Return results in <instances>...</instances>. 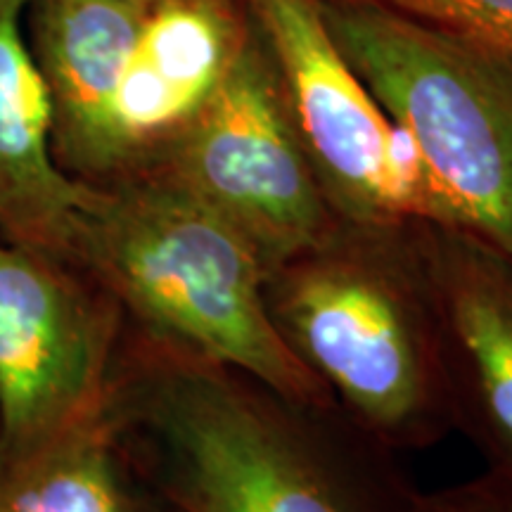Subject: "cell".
<instances>
[{"mask_svg":"<svg viewBox=\"0 0 512 512\" xmlns=\"http://www.w3.org/2000/svg\"><path fill=\"white\" fill-rule=\"evenodd\" d=\"M159 171L235 223L266 273L339 221L294 128L273 64L247 43Z\"/></svg>","mask_w":512,"mask_h":512,"instance_id":"obj_7","label":"cell"},{"mask_svg":"<svg viewBox=\"0 0 512 512\" xmlns=\"http://www.w3.org/2000/svg\"><path fill=\"white\" fill-rule=\"evenodd\" d=\"M76 259L131 330L337 411L268 316L266 266L247 235L166 171L95 188Z\"/></svg>","mask_w":512,"mask_h":512,"instance_id":"obj_3","label":"cell"},{"mask_svg":"<svg viewBox=\"0 0 512 512\" xmlns=\"http://www.w3.org/2000/svg\"><path fill=\"white\" fill-rule=\"evenodd\" d=\"M320 188L337 219L363 226L446 223L411 138L337 48L318 0H249Z\"/></svg>","mask_w":512,"mask_h":512,"instance_id":"obj_5","label":"cell"},{"mask_svg":"<svg viewBox=\"0 0 512 512\" xmlns=\"http://www.w3.org/2000/svg\"><path fill=\"white\" fill-rule=\"evenodd\" d=\"M456 432L512 479V254L463 228L413 221Z\"/></svg>","mask_w":512,"mask_h":512,"instance_id":"obj_9","label":"cell"},{"mask_svg":"<svg viewBox=\"0 0 512 512\" xmlns=\"http://www.w3.org/2000/svg\"><path fill=\"white\" fill-rule=\"evenodd\" d=\"M320 8L337 48L418 150L446 226L512 254V55L380 3Z\"/></svg>","mask_w":512,"mask_h":512,"instance_id":"obj_4","label":"cell"},{"mask_svg":"<svg viewBox=\"0 0 512 512\" xmlns=\"http://www.w3.org/2000/svg\"><path fill=\"white\" fill-rule=\"evenodd\" d=\"M240 46L233 0L147 8L79 181L107 188L162 169Z\"/></svg>","mask_w":512,"mask_h":512,"instance_id":"obj_8","label":"cell"},{"mask_svg":"<svg viewBox=\"0 0 512 512\" xmlns=\"http://www.w3.org/2000/svg\"><path fill=\"white\" fill-rule=\"evenodd\" d=\"M147 8L126 0H31L24 29L53 100V147L79 181Z\"/></svg>","mask_w":512,"mask_h":512,"instance_id":"obj_11","label":"cell"},{"mask_svg":"<svg viewBox=\"0 0 512 512\" xmlns=\"http://www.w3.org/2000/svg\"><path fill=\"white\" fill-rule=\"evenodd\" d=\"M384 8L512 55V0H382Z\"/></svg>","mask_w":512,"mask_h":512,"instance_id":"obj_13","label":"cell"},{"mask_svg":"<svg viewBox=\"0 0 512 512\" xmlns=\"http://www.w3.org/2000/svg\"><path fill=\"white\" fill-rule=\"evenodd\" d=\"M411 223L339 219L318 242L275 264L264 285L285 347L349 425L396 456L456 432Z\"/></svg>","mask_w":512,"mask_h":512,"instance_id":"obj_2","label":"cell"},{"mask_svg":"<svg viewBox=\"0 0 512 512\" xmlns=\"http://www.w3.org/2000/svg\"><path fill=\"white\" fill-rule=\"evenodd\" d=\"M107 408L174 512H411L418 491L339 411L128 325Z\"/></svg>","mask_w":512,"mask_h":512,"instance_id":"obj_1","label":"cell"},{"mask_svg":"<svg viewBox=\"0 0 512 512\" xmlns=\"http://www.w3.org/2000/svg\"><path fill=\"white\" fill-rule=\"evenodd\" d=\"M126 3H133V5H143V8H152V5H159V3H164V0H126Z\"/></svg>","mask_w":512,"mask_h":512,"instance_id":"obj_15","label":"cell"},{"mask_svg":"<svg viewBox=\"0 0 512 512\" xmlns=\"http://www.w3.org/2000/svg\"><path fill=\"white\" fill-rule=\"evenodd\" d=\"M0 512H174L128 456L107 399L48 444L0 453Z\"/></svg>","mask_w":512,"mask_h":512,"instance_id":"obj_12","label":"cell"},{"mask_svg":"<svg viewBox=\"0 0 512 512\" xmlns=\"http://www.w3.org/2000/svg\"><path fill=\"white\" fill-rule=\"evenodd\" d=\"M411 512H512V479L484 470L446 489L415 491Z\"/></svg>","mask_w":512,"mask_h":512,"instance_id":"obj_14","label":"cell"},{"mask_svg":"<svg viewBox=\"0 0 512 512\" xmlns=\"http://www.w3.org/2000/svg\"><path fill=\"white\" fill-rule=\"evenodd\" d=\"M124 335L86 266L0 238V453L48 444L98 411Z\"/></svg>","mask_w":512,"mask_h":512,"instance_id":"obj_6","label":"cell"},{"mask_svg":"<svg viewBox=\"0 0 512 512\" xmlns=\"http://www.w3.org/2000/svg\"><path fill=\"white\" fill-rule=\"evenodd\" d=\"M31 0H0V238L76 259L93 185L64 174L53 147V100L24 29Z\"/></svg>","mask_w":512,"mask_h":512,"instance_id":"obj_10","label":"cell"}]
</instances>
